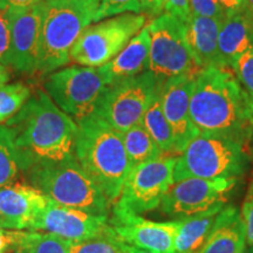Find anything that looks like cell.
Wrapping results in <instances>:
<instances>
[{
  "label": "cell",
  "mask_w": 253,
  "mask_h": 253,
  "mask_svg": "<svg viewBox=\"0 0 253 253\" xmlns=\"http://www.w3.org/2000/svg\"><path fill=\"white\" fill-rule=\"evenodd\" d=\"M5 126L14 136L21 172L77 158L78 123L63 113L47 93L38 90Z\"/></svg>",
  "instance_id": "cell-1"
},
{
  "label": "cell",
  "mask_w": 253,
  "mask_h": 253,
  "mask_svg": "<svg viewBox=\"0 0 253 253\" xmlns=\"http://www.w3.org/2000/svg\"><path fill=\"white\" fill-rule=\"evenodd\" d=\"M190 118L199 134L221 136L243 144L253 132V103L227 68L198 71L190 100Z\"/></svg>",
  "instance_id": "cell-2"
},
{
  "label": "cell",
  "mask_w": 253,
  "mask_h": 253,
  "mask_svg": "<svg viewBox=\"0 0 253 253\" xmlns=\"http://www.w3.org/2000/svg\"><path fill=\"white\" fill-rule=\"evenodd\" d=\"M75 156L110 203H115L131 169L121 132L91 114L78 122Z\"/></svg>",
  "instance_id": "cell-3"
},
{
  "label": "cell",
  "mask_w": 253,
  "mask_h": 253,
  "mask_svg": "<svg viewBox=\"0 0 253 253\" xmlns=\"http://www.w3.org/2000/svg\"><path fill=\"white\" fill-rule=\"evenodd\" d=\"M100 0H45L39 69L55 71L71 60V50L81 33L93 23Z\"/></svg>",
  "instance_id": "cell-4"
},
{
  "label": "cell",
  "mask_w": 253,
  "mask_h": 253,
  "mask_svg": "<svg viewBox=\"0 0 253 253\" xmlns=\"http://www.w3.org/2000/svg\"><path fill=\"white\" fill-rule=\"evenodd\" d=\"M25 175L31 185L56 203L97 216H109L112 203L77 158L32 168Z\"/></svg>",
  "instance_id": "cell-5"
},
{
  "label": "cell",
  "mask_w": 253,
  "mask_h": 253,
  "mask_svg": "<svg viewBox=\"0 0 253 253\" xmlns=\"http://www.w3.org/2000/svg\"><path fill=\"white\" fill-rule=\"evenodd\" d=\"M245 144L216 135L198 134L177 156L173 182L185 178H237L245 171Z\"/></svg>",
  "instance_id": "cell-6"
},
{
  "label": "cell",
  "mask_w": 253,
  "mask_h": 253,
  "mask_svg": "<svg viewBox=\"0 0 253 253\" xmlns=\"http://www.w3.org/2000/svg\"><path fill=\"white\" fill-rule=\"evenodd\" d=\"M162 81L145 71L114 82L104 90L94 114L122 134L141 123Z\"/></svg>",
  "instance_id": "cell-7"
},
{
  "label": "cell",
  "mask_w": 253,
  "mask_h": 253,
  "mask_svg": "<svg viewBox=\"0 0 253 253\" xmlns=\"http://www.w3.org/2000/svg\"><path fill=\"white\" fill-rule=\"evenodd\" d=\"M145 15L125 13L88 26L75 41L71 60L84 67H101L119 54L145 25Z\"/></svg>",
  "instance_id": "cell-8"
},
{
  "label": "cell",
  "mask_w": 253,
  "mask_h": 253,
  "mask_svg": "<svg viewBox=\"0 0 253 253\" xmlns=\"http://www.w3.org/2000/svg\"><path fill=\"white\" fill-rule=\"evenodd\" d=\"M108 86V79L100 67L61 69L50 75L45 84L53 102L77 123L94 114Z\"/></svg>",
  "instance_id": "cell-9"
},
{
  "label": "cell",
  "mask_w": 253,
  "mask_h": 253,
  "mask_svg": "<svg viewBox=\"0 0 253 253\" xmlns=\"http://www.w3.org/2000/svg\"><path fill=\"white\" fill-rule=\"evenodd\" d=\"M148 28L150 33L148 71L161 80L199 71L186 40L185 24L181 19L164 12L155 18Z\"/></svg>",
  "instance_id": "cell-10"
},
{
  "label": "cell",
  "mask_w": 253,
  "mask_h": 253,
  "mask_svg": "<svg viewBox=\"0 0 253 253\" xmlns=\"http://www.w3.org/2000/svg\"><path fill=\"white\" fill-rule=\"evenodd\" d=\"M177 156L163 155L157 160L132 167L114 207L140 214L160 208L173 184Z\"/></svg>",
  "instance_id": "cell-11"
},
{
  "label": "cell",
  "mask_w": 253,
  "mask_h": 253,
  "mask_svg": "<svg viewBox=\"0 0 253 253\" xmlns=\"http://www.w3.org/2000/svg\"><path fill=\"white\" fill-rule=\"evenodd\" d=\"M237 178H185L173 182L164 195L160 208L176 219L201 214L224 208Z\"/></svg>",
  "instance_id": "cell-12"
},
{
  "label": "cell",
  "mask_w": 253,
  "mask_h": 253,
  "mask_svg": "<svg viewBox=\"0 0 253 253\" xmlns=\"http://www.w3.org/2000/svg\"><path fill=\"white\" fill-rule=\"evenodd\" d=\"M112 230L108 216H97L80 209L65 207L49 199L45 211L40 214L31 231L52 233L75 243L107 235Z\"/></svg>",
  "instance_id": "cell-13"
},
{
  "label": "cell",
  "mask_w": 253,
  "mask_h": 253,
  "mask_svg": "<svg viewBox=\"0 0 253 253\" xmlns=\"http://www.w3.org/2000/svg\"><path fill=\"white\" fill-rule=\"evenodd\" d=\"M109 223L123 243L154 253H172L179 227V219L154 221L118 207H113Z\"/></svg>",
  "instance_id": "cell-14"
},
{
  "label": "cell",
  "mask_w": 253,
  "mask_h": 253,
  "mask_svg": "<svg viewBox=\"0 0 253 253\" xmlns=\"http://www.w3.org/2000/svg\"><path fill=\"white\" fill-rule=\"evenodd\" d=\"M45 0L25 8H12L9 65L19 72L33 74L39 69L41 27Z\"/></svg>",
  "instance_id": "cell-15"
},
{
  "label": "cell",
  "mask_w": 253,
  "mask_h": 253,
  "mask_svg": "<svg viewBox=\"0 0 253 253\" xmlns=\"http://www.w3.org/2000/svg\"><path fill=\"white\" fill-rule=\"evenodd\" d=\"M197 73L169 78L163 80L160 87L161 106L168 122L171 126L176 156H178L189 142L199 134L190 118V100Z\"/></svg>",
  "instance_id": "cell-16"
},
{
  "label": "cell",
  "mask_w": 253,
  "mask_h": 253,
  "mask_svg": "<svg viewBox=\"0 0 253 253\" xmlns=\"http://www.w3.org/2000/svg\"><path fill=\"white\" fill-rule=\"evenodd\" d=\"M48 197L33 185L15 181L0 188V227L32 230L48 204Z\"/></svg>",
  "instance_id": "cell-17"
},
{
  "label": "cell",
  "mask_w": 253,
  "mask_h": 253,
  "mask_svg": "<svg viewBox=\"0 0 253 253\" xmlns=\"http://www.w3.org/2000/svg\"><path fill=\"white\" fill-rule=\"evenodd\" d=\"M221 23L220 19L192 14L184 23L186 40L199 71L208 67L224 68L218 47Z\"/></svg>",
  "instance_id": "cell-18"
},
{
  "label": "cell",
  "mask_w": 253,
  "mask_h": 253,
  "mask_svg": "<svg viewBox=\"0 0 253 253\" xmlns=\"http://www.w3.org/2000/svg\"><path fill=\"white\" fill-rule=\"evenodd\" d=\"M150 56V33L145 26L129 41L128 45L100 69L109 84L135 77L148 71Z\"/></svg>",
  "instance_id": "cell-19"
},
{
  "label": "cell",
  "mask_w": 253,
  "mask_h": 253,
  "mask_svg": "<svg viewBox=\"0 0 253 253\" xmlns=\"http://www.w3.org/2000/svg\"><path fill=\"white\" fill-rule=\"evenodd\" d=\"M246 248L244 223L240 210L224 207L198 253H242Z\"/></svg>",
  "instance_id": "cell-20"
},
{
  "label": "cell",
  "mask_w": 253,
  "mask_h": 253,
  "mask_svg": "<svg viewBox=\"0 0 253 253\" xmlns=\"http://www.w3.org/2000/svg\"><path fill=\"white\" fill-rule=\"evenodd\" d=\"M218 47L221 65L224 68H229L233 60L253 48V19L245 12L224 19Z\"/></svg>",
  "instance_id": "cell-21"
},
{
  "label": "cell",
  "mask_w": 253,
  "mask_h": 253,
  "mask_svg": "<svg viewBox=\"0 0 253 253\" xmlns=\"http://www.w3.org/2000/svg\"><path fill=\"white\" fill-rule=\"evenodd\" d=\"M223 208L179 219V227L173 240L172 253H198L213 227Z\"/></svg>",
  "instance_id": "cell-22"
},
{
  "label": "cell",
  "mask_w": 253,
  "mask_h": 253,
  "mask_svg": "<svg viewBox=\"0 0 253 253\" xmlns=\"http://www.w3.org/2000/svg\"><path fill=\"white\" fill-rule=\"evenodd\" d=\"M141 123L145 128V130L149 132L151 137L154 138V141L156 142V144L160 147V149L162 150L164 155L176 156L175 140H173L171 126L168 122L166 115L163 113L162 106H161L160 88H158L157 93L155 94L149 108L145 112Z\"/></svg>",
  "instance_id": "cell-23"
},
{
  "label": "cell",
  "mask_w": 253,
  "mask_h": 253,
  "mask_svg": "<svg viewBox=\"0 0 253 253\" xmlns=\"http://www.w3.org/2000/svg\"><path fill=\"white\" fill-rule=\"evenodd\" d=\"M122 138L131 168L157 160L164 155L142 123L122 132Z\"/></svg>",
  "instance_id": "cell-24"
},
{
  "label": "cell",
  "mask_w": 253,
  "mask_h": 253,
  "mask_svg": "<svg viewBox=\"0 0 253 253\" xmlns=\"http://www.w3.org/2000/svg\"><path fill=\"white\" fill-rule=\"evenodd\" d=\"M69 240L41 231H25L11 253H68Z\"/></svg>",
  "instance_id": "cell-25"
},
{
  "label": "cell",
  "mask_w": 253,
  "mask_h": 253,
  "mask_svg": "<svg viewBox=\"0 0 253 253\" xmlns=\"http://www.w3.org/2000/svg\"><path fill=\"white\" fill-rule=\"evenodd\" d=\"M21 172L20 156L11 129L0 126V188L17 181Z\"/></svg>",
  "instance_id": "cell-26"
},
{
  "label": "cell",
  "mask_w": 253,
  "mask_h": 253,
  "mask_svg": "<svg viewBox=\"0 0 253 253\" xmlns=\"http://www.w3.org/2000/svg\"><path fill=\"white\" fill-rule=\"evenodd\" d=\"M31 89L23 84L0 87V123L8 121L30 100Z\"/></svg>",
  "instance_id": "cell-27"
},
{
  "label": "cell",
  "mask_w": 253,
  "mask_h": 253,
  "mask_svg": "<svg viewBox=\"0 0 253 253\" xmlns=\"http://www.w3.org/2000/svg\"><path fill=\"white\" fill-rule=\"evenodd\" d=\"M126 245L112 230L96 238L71 243L68 253H126Z\"/></svg>",
  "instance_id": "cell-28"
},
{
  "label": "cell",
  "mask_w": 253,
  "mask_h": 253,
  "mask_svg": "<svg viewBox=\"0 0 253 253\" xmlns=\"http://www.w3.org/2000/svg\"><path fill=\"white\" fill-rule=\"evenodd\" d=\"M126 12L136 14L141 13L140 0H100L94 21L97 23L104 18H113L125 14Z\"/></svg>",
  "instance_id": "cell-29"
},
{
  "label": "cell",
  "mask_w": 253,
  "mask_h": 253,
  "mask_svg": "<svg viewBox=\"0 0 253 253\" xmlns=\"http://www.w3.org/2000/svg\"><path fill=\"white\" fill-rule=\"evenodd\" d=\"M230 67L253 103V48L233 60Z\"/></svg>",
  "instance_id": "cell-30"
},
{
  "label": "cell",
  "mask_w": 253,
  "mask_h": 253,
  "mask_svg": "<svg viewBox=\"0 0 253 253\" xmlns=\"http://www.w3.org/2000/svg\"><path fill=\"white\" fill-rule=\"evenodd\" d=\"M12 8L0 2V63L9 65L11 54Z\"/></svg>",
  "instance_id": "cell-31"
},
{
  "label": "cell",
  "mask_w": 253,
  "mask_h": 253,
  "mask_svg": "<svg viewBox=\"0 0 253 253\" xmlns=\"http://www.w3.org/2000/svg\"><path fill=\"white\" fill-rule=\"evenodd\" d=\"M240 216L244 223L246 245L253 246V181L249 185L244 203L240 210Z\"/></svg>",
  "instance_id": "cell-32"
},
{
  "label": "cell",
  "mask_w": 253,
  "mask_h": 253,
  "mask_svg": "<svg viewBox=\"0 0 253 253\" xmlns=\"http://www.w3.org/2000/svg\"><path fill=\"white\" fill-rule=\"evenodd\" d=\"M190 9L192 15L220 19V20L225 19L216 0H190Z\"/></svg>",
  "instance_id": "cell-33"
},
{
  "label": "cell",
  "mask_w": 253,
  "mask_h": 253,
  "mask_svg": "<svg viewBox=\"0 0 253 253\" xmlns=\"http://www.w3.org/2000/svg\"><path fill=\"white\" fill-rule=\"evenodd\" d=\"M164 12L175 15V17L181 19L183 23H186V20L191 15L190 0H166Z\"/></svg>",
  "instance_id": "cell-34"
},
{
  "label": "cell",
  "mask_w": 253,
  "mask_h": 253,
  "mask_svg": "<svg viewBox=\"0 0 253 253\" xmlns=\"http://www.w3.org/2000/svg\"><path fill=\"white\" fill-rule=\"evenodd\" d=\"M25 231L8 230L0 227V253L11 252L12 249L20 242Z\"/></svg>",
  "instance_id": "cell-35"
},
{
  "label": "cell",
  "mask_w": 253,
  "mask_h": 253,
  "mask_svg": "<svg viewBox=\"0 0 253 253\" xmlns=\"http://www.w3.org/2000/svg\"><path fill=\"white\" fill-rule=\"evenodd\" d=\"M216 1L225 18L244 12L246 5V0H216Z\"/></svg>",
  "instance_id": "cell-36"
},
{
  "label": "cell",
  "mask_w": 253,
  "mask_h": 253,
  "mask_svg": "<svg viewBox=\"0 0 253 253\" xmlns=\"http://www.w3.org/2000/svg\"><path fill=\"white\" fill-rule=\"evenodd\" d=\"M164 2L166 0H140L141 12L153 15V17H158L163 13Z\"/></svg>",
  "instance_id": "cell-37"
},
{
  "label": "cell",
  "mask_w": 253,
  "mask_h": 253,
  "mask_svg": "<svg viewBox=\"0 0 253 253\" xmlns=\"http://www.w3.org/2000/svg\"><path fill=\"white\" fill-rule=\"evenodd\" d=\"M41 0H0V2L8 5L11 8H25L38 4Z\"/></svg>",
  "instance_id": "cell-38"
},
{
  "label": "cell",
  "mask_w": 253,
  "mask_h": 253,
  "mask_svg": "<svg viewBox=\"0 0 253 253\" xmlns=\"http://www.w3.org/2000/svg\"><path fill=\"white\" fill-rule=\"evenodd\" d=\"M9 80V72L7 71V68L5 67V65L0 63V87L4 86Z\"/></svg>",
  "instance_id": "cell-39"
},
{
  "label": "cell",
  "mask_w": 253,
  "mask_h": 253,
  "mask_svg": "<svg viewBox=\"0 0 253 253\" xmlns=\"http://www.w3.org/2000/svg\"><path fill=\"white\" fill-rule=\"evenodd\" d=\"M126 253H154V252L147 251V250H143L140 248H135V246H131V245H126Z\"/></svg>",
  "instance_id": "cell-40"
},
{
  "label": "cell",
  "mask_w": 253,
  "mask_h": 253,
  "mask_svg": "<svg viewBox=\"0 0 253 253\" xmlns=\"http://www.w3.org/2000/svg\"><path fill=\"white\" fill-rule=\"evenodd\" d=\"M244 12L250 18L253 19V0H246V5Z\"/></svg>",
  "instance_id": "cell-41"
},
{
  "label": "cell",
  "mask_w": 253,
  "mask_h": 253,
  "mask_svg": "<svg viewBox=\"0 0 253 253\" xmlns=\"http://www.w3.org/2000/svg\"><path fill=\"white\" fill-rule=\"evenodd\" d=\"M242 253H253V246H250V245H246V248L244 251Z\"/></svg>",
  "instance_id": "cell-42"
}]
</instances>
